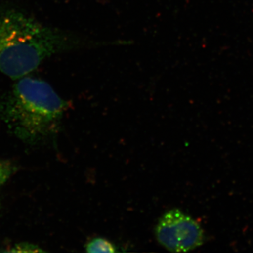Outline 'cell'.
Listing matches in <instances>:
<instances>
[{"label": "cell", "instance_id": "cell-3", "mask_svg": "<svg viewBox=\"0 0 253 253\" xmlns=\"http://www.w3.org/2000/svg\"><path fill=\"white\" fill-rule=\"evenodd\" d=\"M155 235L161 246L174 253L193 251L205 240L201 224L179 209L170 210L160 218Z\"/></svg>", "mask_w": 253, "mask_h": 253}, {"label": "cell", "instance_id": "cell-4", "mask_svg": "<svg viewBox=\"0 0 253 253\" xmlns=\"http://www.w3.org/2000/svg\"><path fill=\"white\" fill-rule=\"evenodd\" d=\"M85 249L88 253H116V246L109 240L101 237H95L89 240L85 245Z\"/></svg>", "mask_w": 253, "mask_h": 253}, {"label": "cell", "instance_id": "cell-6", "mask_svg": "<svg viewBox=\"0 0 253 253\" xmlns=\"http://www.w3.org/2000/svg\"><path fill=\"white\" fill-rule=\"evenodd\" d=\"M7 252L12 253H38L44 252V250L36 246L34 244H28V243H20L15 245L12 249L7 251Z\"/></svg>", "mask_w": 253, "mask_h": 253}, {"label": "cell", "instance_id": "cell-1", "mask_svg": "<svg viewBox=\"0 0 253 253\" xmlns=\"http://www.w3.org/2000/svg\"><path fill=\"white\" fill-rule=\"evenodd\" d=\"M84 45L78 37L45 26L22 11L0 9V72L28 76L54 55Z\"/></svg>", "mask_w": 253, "mask_h": 253}, {"label": "cell", "instance_id": "cell-7", "mask_svg": "<svg viewBox=\"0 0 253 253\" xmlns=\"http://www.w3.org/2000/svg\"><path fill=\"white\" fill-rule=\"evenodd\" d=\"M1 202H0V209H1Z\"/></svg>", "mask_w": 253, "mask_h": 253}, {"label": "cell", "instance_id": "cell-5", "mask_svg": "<svg viewBox=\"0 0 253 253\" xmlns=\"http://www.w3.org/2000/svg\"><path fill=\"white\" fill-rule=\"evenodd\" d=\"M16 168L10 161L0 160V186L5 184L16 172Z\"/></svg>", "mask_w": 253, "mask_h": 253}, {"label": "cell", "instance_id": "cell-2", "mask_svg": "<svg viewBox=\"0 0 253 253\" xmlns=\"http://www.w3.org/2000/svg\"><path fill=\"white\" fill-rule=\"evenodd\" d=\"M68 106L49 83L26 76L0 96V120L19 140L38 145L56 134Z\"/></svg>", "mask_w": 253, "mask_h": 253}]
</instances>
